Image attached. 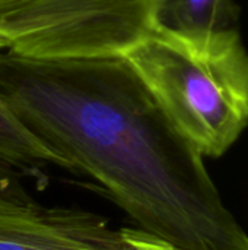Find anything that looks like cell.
Segmentation results:
<instances>
[{
	"mask_svg": "<svg viewBox=\"0 0 248 250\" xmlns=\"http://www.w3.org/2000/svg\"><path fill=\"white\" fill-rule=\"evenodd\" d=\"M238 19L234 0H153V28L177 34L232 29Z\"/></svg>",
	"mask_w": 248,
	"mask_h": 250,
	"instance_id": "obj_5",
	"label": "cell"
},
{
	"mask_svg": "<svg viewBox=\"0 0 248 250\" xmlns=\"http://www.w3.org/2000/svg\"><path fill=\"white\" fill-rule=\"evenodd\" d=\"M0 98L137 229L183 250H248L205 157L124 56L44 60L0 50Z\"/></svg>",
	"mask_w": 248,
	"mask_h": 250,
	"instance_id": "obj_1",
	"label": "cell"
},
{
	"mask_svg": "<svg viewBox=\"0 0 248 250\" xmlns=\"http://www.w3.org/2000/svg\"><path fill=\"white\" fill-rule=\"evenodd\" d=\"M19 174L20 173H18L12 167L0 163V199L15 201V202L32 201L20 186Z\"/></svg>",
	"mask_w": 248,
	"mask_h": 250,
	"instance_id": "obj_8",
	"label": "cell"
},
{
	"mask_svg": "<svg viewBox=\"0 0 248 250\" xmlns=\"http://www.w3.org/2000/svg\"><path fill=\"white\" fill-rule=\"evenodd\" d=\"M0 163L18 173H34L42 164L70 170L67 163L32 135L0 98Z\"/></svg>",
	"mask_w": 248,
	"mask_h": 250,
	"instance_id": "obj_6",
	"label": "cell"
},
{
	"mask_svg": "<svg viewBox=\"0 0 248 250\" xmlns=\"http://www.w3.org/2000/svg\"><path fill=\"white\" fill-rule=\"evenodd\" d=\"M121 250H183L140 229H120Z\"/></svg>",
	"mask_w": 248,
	"mask_h": 250,
	"instance_id": "obj_7",
	"label": "cell"
},
{
	"mask_svg": "<svg viewBox=\"0 0 248 250\" xmlns=\"http://www.w3.org/2000/svg\"><path fill=\"white\" fill-rule=\"evenodd\" d=\"M3 48H4V45H3V42L0 41V50H3Z\"/></svg>",
	"mask_w": 248,
	"mask_h": 250,
	"instance_id": "obj_9",
	"label": "cell"
},
{
	"mask_svg": "<svg viewBox=\"0 0 248 250\" xmlns=\"http://www.w3.org/2000/svg\"><path fill=\"white\" fill-rule=\"evenodd\" d=\"M153 28V0H0L4 50L29 59L124 56Z\"/></svg>",
	"mask_w": 248,
	"mask_h": 250,
	"instance_id": "obj_3",
	"label": "cell"
},
{
	"mask_svg": "<svg viewBox=\"0 0 248 250\" xmlns=\"http://www.w3.org/2000/svg\"><path fill=\"white\" fill-rule=\"evenodd\" d=\"M0 250H121V243L95 212L0 199Z\"/></svg>",
	"mask_w": 248,
	"mask_h": 250,
	"instance_id": "obj_4",
	"label": "cell"
},
{
	"mask_svg": "<svg viewBox=\"0 0 248 250\" xmlns=\"http://www.w3.org/2000/svg\"><path fill=\"white\" fill-rule=\"evenodd\" d=\"M177 132L219 158L248 126V51L237 28L177 34L152 28L124 54Z\"/></svg>",
	"mask_w": 248,
	"mask_h": 250,
	"instance_id": "obj_2",
	"label": "cell"
}]
</instances>
